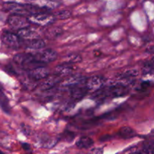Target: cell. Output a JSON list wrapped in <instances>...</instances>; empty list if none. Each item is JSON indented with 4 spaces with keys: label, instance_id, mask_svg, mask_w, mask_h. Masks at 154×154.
I'll list each match as a JSON object with an SVG mask.
<instances>
[{
    "label": "cell",
    "instance_id": "obj_1",
    "mask_svg": "<svg viewBox=\"0 0 154 154\" xmlns=\"http://www.w3.org/2000/svg\"><path fill=\"white\" fill-rule=\"evenodd\" d=\"M14 61L23 69L28 71L32 70L35 68L41 67V66H44V64H42L35 60L33 54H17L14 57Z\"/></svg>",
    "mask_w": 154,
    "mask_h": 154
},
{
    "label": "cell",
    "instance_id": "obj_2",
    "mask_svg": "<svg viewBox=\"0 0 154 154\" xmlns=\"http://www.w3.org/2000/svg\"><path fill=\"white\" fill-rule=\"evenodd\" d=\"M30 23L35 24L39 26H45L50 25L55 21L56 18L54 15L48 14L47 12H40V13L33 14L28 17Z\"/></svg>",
    "mask_w": 154,
    "mask_h": 154
},
{
    "label": "cell",
    "instance_id": "obj_3",
    "mask_svg": "<svg viewBox=\"0 0 154 154\" xmlns=\"http://www.w3.org/2000/svg\"><path fill=\"white\" fill-rule=\"evenodd\" d=\"M8 24L11 28L18 31L29 27L30 22L28 17L21 15L11 14L8 18Z\"/></svg>",
    "mask_w": 154,
    "mask_h": 154
},
{
    "label": "cell",
    "instance_id": "obj_4",
    "mask_svg": "<svg viewBox=\"0 0 154 154\" xmlns=\"http://www.w3.org/2000/svg\"><path fill=\"white\" fill-rule=\"evenodd\" d=\"M3 7L8 11L11 12L12 14L21 15V16L26 17L28 15L29 16V12L27 11L25 5L20 4L17 2H5L3 5Z\"/></svg>",
    "mask_w": 154,
    "mask_h": 154
},
{
    "label": "cell",
    "instance_id": "obj_5",
    "mask_svg": "<svg viewBox=\"0 0 154 154\" xmlns=\"http://www.w3.org/2000/svg\"><path fill=\"white\" fill-rule=\"evenodd\" d=\"M3 43L11 48H18L22 45V40L17 34L10 32H4L1 36Z\"/></svg>",
    "mask_w": 154,
    "mask_h": 154
},
{
    "label": "cell",
    "instance_id": "obj_6",
    "mask_svg": "<svg viewBox=\"0 0 154 154\" xmlns=\"http://www.w3.org/2000/svg\"><path fill=\"white\" fill-rule=\"evenodd\" d=\"M33 56L38 62L45 65L46 63H51L57 60L58 54L54 50L46 49L37 53V54H33Z\"/></svg>",
    "mask_w": 154,
    "mask_h": 154
},
{
    "label": "cell",
    "instance_id": "obj_7",
    "mask_svg": "<svg viewBox=\"0 0 154 154\" xmlns=\"http://www.w3.org/2000/svg\"><path fill=\"white\" fill-rule=\"evenodd\" d=\"M106 81L104 78L99 75H94L87 78L85 83V87L88 90H97L104 88L106 86Z\"/></svg>",
    "mask_w": 154,
    "mask_h": 154
},
{
    "label": "cell",
    "instance_id": "obj_8",
    "mask_svg": "<svg viewBox=\"0 0 154 154\" xmlns=\"http://www.w3.org/2000/svg\"><path fill=\"white\" fill-rule=\"evenodd\" d=\"M17 35L21 39L25 40H34V39L40 38V33L38 30L32 27H27V28L21 29L17 32Z\"/></svg>",
    "mask_w": 154,
    "mask_h": 154
},
{
    "label": "cell",
    "instance_id": "obj_9",
    "mask_svg": "<svg viewBox=\"0 0 154 154\" xmlns=\"http://www.w3.org/2000/svg\"><path fill=\"white\" fill-rule=\"evenodd\" d=\"M86 81H87L86 78L80 75H71L62 83V86L74 88V87H78V86L84 85V84L85 85Z\"/></svg>",
    "mask_w": 154,
    "mask_h": 154
},
{
    "label": "cell",
    "instance_id": "obj_10",
    "mask_svg": "<svg viewBox=\"0 0 154 154\" xmlns=\"http://www.w3.org/2000/svg\"><path fill=\"white\" fill-rule=\"evenodd\" d=\"M48 75H49V70L45 66L35 68L32 70L29 71L28 72L29 78L35 81L48 78Z\"/></svg>",
    "mask_w": 154,
    "mask_h": 154
},
{
    "label": "cell",
    "instance_id": "obj_11",
    "mask_svg": "<svg viewBox=\"0 0 154 154\" xmlns=\"http://www.w3.org/2000/svg\"><path fill=\"white\" fill-rule=\"evenodd\" d=\"M74 70H75V68L72 66V65L63 63V64L58 66L56 68L54 75H57V76H59L60 78H62V77L71 76L72 72H74Z\"/></svg>",
    "mask_w": 154,
    "mask_h": 154
},
{
    "label": "cell",
    "instance_id": "obj_12",
    "mask_svg": "<svg viewBox=\"0 0 154 154\" xmlns=\"http://www.w3.org/2000/svg\"><path fill=\"white\" fill-rule=\"evenodd\" d=\"M60 78L57 75H54L52 76L48 77L45 81L41 85V90H48L53 88L56 84L60 82Z\"/></svg>",
    "mask_w": 154,
    "mask_h": 154
},
{
    "label": "cell",
    "instance_id": "obj_13",
    "mask_svg": "<svg viewBox=\"0 0 154 154\" xmlns=\"http://www.w3.org/2000/svg\"><path fill=\"white\" fill-rule=\"evenodd\" d=\"M87 91H88V90L85 86L84 87L78 86V87H74L72 89L71 95H72V99H75V100H81L87 95Z\"/></svg>",
    "mask_w": 154,
    "mask_h": 154
},
{
    "label": "cell",
    "instance_id": "obj_14",
    "mask_svg": "<svg viewBox=\"0 0 154 154\" xmlns=\"http://www.w3.org/2000/svg\"><path fill=\"white\" fill-rule=\"evenodd\" d=\"M93 145V140L87 136L80 138L76 142V146L79 149H87Z\"/></svg>",
    "mask_w": 154,
    "mask_h": 154
},
{
    "label": "cell",
    "instance_id": "obj_15",
    "mask_svg": "<svg viewBox=\"0 0 154 154\" xmlns=\"http://www.w3.org/2000/svg\"><path fill=\"white\" fill-rule=\"evenodd\" d=\"M35 5L38 6L40 9L42 11H47V10H52V9L56 8L59 6L58 2H33Z\"/></svg>",
    "mask_w": 154,
    "mask_h": 154
},
{
    "label": "cell",
    "instance_id": "obj_16",
    "mask_svg": "<svg viewBox=\"0 0 154 154\" xmlns=\"http://www.w3.org/2000/svg\"><path fill=\"white\" fill-rule=\"evenodd\" d=\"M119 135L124 139L132 138L136 135L135 130L129 126H123L119 131Z\"/></svg>",
    "mask_w": 154,
    "mask_h": 154
},
{
    "label": "cell",
    "instance_id": "obj_17",
    "mask_svg": "<svg viewBox=\"0 0 154 154\" xmlns=\"http://www.w3.org/2000/svg\"><path fill=\"white\" fill-rule=\"evenodd\" d=\"M45 47V42L42 39L38 38L29 41L27 45V48L32 51L35 50H42Z\"/></svg>",
    "mask_w": 154,
    "mask_h": 154
},
{
    "label": "cell",
    "instance_id": "obj_18",
    "mask_svg": "<svg viewBox=\"0 0 154 154\" xmlns=\"http://www.w3.org/2000/svg\"><path fill=\"white\" fill-rule=\"evenodd\" d=\"M138 75V71L135 69H129L127 70L122 72L120 75H119L118 78L120 79H127L132 80L134 78Z\"/></svg>",
    "mask_w": 154,
    "mask_h": 154
},
{
    "label": "cell",
    "instance_id": "obj_19",
    "mask_svg": "<svg viewBox=\"0 0 154 154\" xmlns=\"http://www.w3.org/2000/svg\"><path fill=\"white\" fill-rule=\"evenodd\" d=\"M63 33V30L60 27H52L51 29H48L45 32L47 38L50 39H54L60 37Z\"/></svg>",
    "mask_w": 154,
    "mask_h": 154
},
{
    "label": "cell",
    "instance_id": "obj_20",
    "mask_svg": "<svg viewBox=\"0 0 154 154\" xmlns=\"http://www.w3.org/2000/svg\"><path fill=\"white\" fill-rule=\"evenodd\" d=\"M82 60V57L81 56H80L79 54H70V55L67 56L64 58V63L66 64H75V63H78L81 62Z\"/></svg>",
    "mask_w": 154,
    "mask_h": 154
},
{
    "label": "cell",
    "instance_id": "obj_21",
    "mask_svg": "<svg viewBox=\"0 0 154 154\" xmlns=\"http://www.w3.org/2000/svg\"><path fill=\"white\" fill-rule=\"evenodd\" d=\"M54 17L56 19L60 20H66L70 17L72 16V12L69 10H66V9H63V10L58 11H56L54 14Z\"/></svg>",
    "mask_w": 154,
    "mask_h": 154
},
{
    "label": "cell",
    "instance_id": "obj_22",
    "mask_svg": "<svg viewBox=\"0 0 154 154\" xmlns=\"http://www.w3.org/2000/svg\"><path fill=\"white\" fill-rule=\"evenodd\" d=\"M0 106L5 112L9 113L10 111V107H9L8 100L3 93H0Z\"/></svg>",
    "mask_w": 154,
    "mask_h": 154
},
{
    "label": "cell",
    "instance_id": "obj_23",
    "mask_svg": "<svg viewBox=\"0 0 154 154\" xmlns=\"http://www.w3.org/2000/svg\"><path fill=\"white\" fill-rule=\"evenodd\" d=\"M153 72H154V57L151 60L147 62L143 67L144 74H149Z\"/></svg>",
    "mask_w": 154,
    "mask_h": 154
},
{
    "label": "cell",
    "instance_id": "obj_24",
    "mask_svg": "<svg viewBox=\"0 0 154 154\" xmlns=\"http://www.w3.org/2000/svg\"><path fill=\"white\" fill-rule=\"evenodd\" d=\"M142 150L145 154H154V141H148L145 143Z\"/></svg>",
    "mask_w": 154,
    "mask_h": 154
},
{
    "label": "cell",
    "instance_id": "obj_25",
    "mask_svg": "<svg viewBox=\"0 0 154 154\" xmlns=\"http://www.w3.org/2000/svg\"><path fill=\"white\" fill-rule=\"evenodd\" d=\"M103 153V149L100 147H96V148L92 149L90 151V154H102Z\"/></svg>",
    "mask_w": 154,
    "mask_h": 154
},
{
    "label": "cell",
    "instance_id": "obj_26",
    "mask_svg": "<svg viewBox=\"0 0 154 154\" xmlns=\"http://www.w3.org/2000/svg\"><path fill=\"white\" fill-rule=\"evenodd\" d=\"M22 130L26 135H28L30 134V129L29 127H27L26 126H25V125H22Z\"/></svg>",
    "mask_w": 154,
    "mask_h": 154
},
{
    "label": "cell",
    "instance_id": "obj_27",
    "mask_svg": "<svg viewBox=\"0 0 154 154\" xmlns=\"http://www.w3.org/2000/svg\"><path fill=\"white\" fill-rule=\"evenodd\" d=\"M22 147L25 150H30V145L29 144H26V143H23V144H22Z\"/></svg>",
    "mask_w": 154,
    "mask_h": 154
},
{
    "label": "cell",
    "instance_id": "obj_28",
    "mask_svg": "<svg viewBox=\"0 0 154 154\" xmlns=\"http://www.w3.org/2000/svg\"><path fill=\"white\" fill-rule=\"evenodd\" d=\"M0 154H4V153H3L2 151H1V150H0Z\"/></svg>",
    "mask_w": 154,
    "mask_h": 154
}]
</instances>
